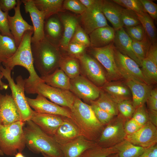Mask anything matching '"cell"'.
I'll list each match as a JSON object with an SVG mask.
<instances>
[{"label": "cell", "mask_w": 157, "mask_h": 157, "mask_svg": "<svg viewBox=\"0 0 157 157\" xmlns=\"http://www.w3.org/2000/svg\"><path fill=\"white\" fill-rule=\"evenodd\" d=\"M17 4L16 0H0V9L4 12H9L14 9Z\"/></svg>", "instance_id": "51"}, {"label": "cell", "mask_w": 157, "mask_h": 157, "mask_svg": "<svg viewBox=\"0 0 157 157\" xmlns=\"http://www.w3.org/2000/svg\"><path fill=\"white\" fill-rule=\"evenodd\" d=\"M137 14L145 33L151 44L157 42L156 28L154 23V20L146 12Z\"/></svg>", "instance_id": "35"}, {"label": "cell", "mask_w": 157, "mask_h": 157, "mask_svg": "<svg viewBox=\"0 0 157 157\" xmlns=\"http://www.w3.org/2000/svg\"><path fill=\"white\" fill-rule=\"evenodd\" d=\"M124 80L131 92L132 102L135 108L144 105L150 96L152 89L151 85L134 79L126 78Z\"/></svg>", "instance_id": "20"}, {"label": "cell", "mask_w": 157, "mask_h": 157, "mask_svg": "<svg viewBox=\"0 0 157 157\" xmlns=\"http://www.w3.org/2000/svg\"></svg>", "instance_id": "63"}, {"label": "cell", "mask_w": 157, "mask_h": 157, "mask_svg": "<svg viewBox=\"0 0 157 157\" xmlns=\"http://www.w3.org/2000/svg\"><path fill=\"white\" fill-rule=\"evenodd\" d=\"M24 90L28 94L41 95L53 103L70 109L72 106L75 97L69 90L53 87L44 82L25 84Z\"/></svg>", "instance_id": "7"}, {"label": "cell", "mask_w": 157, "mask_h": 157, "mask_svg": "<svg viewBox=\"0 0 157 157\" xmlns=\"http://www.w3.org/2000/svg\"><path fill=\"white\" fill-rule=\"evenodd\" d=\"M70 110L71 119L78 127L81 135L88 140L96 142L105 126L97 119L91 105L75 96Z\"/></svg>", "instance_id": "1"}, {"label": "cell", "mask_w": 157, "mask_h": 157, "mask_svg": "<svg viewBox=\"0 0 157 157\" xmlns=\"http://www.w3.org/2000/svg\"><path fill=\"white\" fill-rule=\"evenodd\" d=\"M146 57L157 64V42L151 44Z\"/></svg>", "instance_id": "53"}, {"label": "cell", "mask_w": 157, "mask_h": 157, "mask_svg": "<svg viewBox=\"0 0 157 157\" xmlns=\"http://www.w3.org/2000/svg\"><path fill=\"white\" fill-rule=\"evenodd\" d=\"M132 44L134 52L141 62L146 57L151 44L149 39L145 33L142 40L139 41L132 40Z\"/></svg>", "instance_id": "38"}, {"label": "cell", "mask_w": 157, "mask_h": 157, "mask_svg": "<svg viewBox=\"0 0 157 157\" xmlns=\"http://www.w3.org/2000/svg\"><path fill=\"white\" fill-rule=\"evenodd\" d=\"M100 88L110 95L116 102L130 99L131 95L130 89L125 83L119 81H108Z\"/></svg>", "instance_id": "26"}, {"label": "cell", "mask_w": 157, "mask_h": 157, "mask_svg": "<svg viewBox=\"0 0 157 157\" xmlns=\"http://www.w3.org/2000/svg\"><path fill=\"white\" fill-rule=\"evenodd\" d=\"M8 12H4L0 9V31L2 35L13 38L9 29L8 20Z\"/></svg>", "instance_id": "47"}, {"label": "cell", "mask_w": 157, "mask_h": 157, "mask_svg": "<svg viewBox=\"0 0 157 157\" xmlns=\"http://www.w3.org/2000/svg\"><path fill=\"white\" fill-rule=\"evenodd\" d=\"M107 157H119L117 154V153H116L115 154H111L109 156H108Z\"/></svg>", "instance_id": "60"}, {"label": "cell", "mask_w": 157, "mask_h": 157, "mask_svg": "<svg viewBox=\"0 0 157 157\" xmlns=\"http://www.w3.org/2000/svg\"><path fill=\"white\" fill-rule=\"evenodd\" d=\"M142 126L131 118L126 121L124 125V129L127 135L135 133Z\"/></svg>", "instance_id": "50"}, {"label": "cell", "mask_w": 157, "mask_h": 157, "mask_svg": "<svg viewBox=\"0 0 157 157\" xmlns=\"http://www.w3.org/2000/svg\"><path fill=\"white\" fill-rule=\"evenodd\" d=\"M138 157H157V144L146 148Z\"/></svg>", "instance_id": "52"}, {"label": "cell", "mask_w": 157, "mask_h": 157, "mask_svg": "<svg viewBox=\"0 0 157 157\" xmlns=\"http://www.w3.org/2000/svg\"><path fill=\"white\" fill-rule=\"evenodd\" d=\"M59 68L70 79L74 78L80 75V65L78 59L67 55L62 56Z\"/></svg>", "instance_id": "30"}, {"label": "cell", "mask_w": 157, "mask_h": 157, "mask_svg": "<svg viewBox=\"0 0 157 157\" xmlns=\"http://www.w3.org/2000/svg\"><path fill=\"white\" fill-rule=\"evenodd\" d=\"M17 49L14 39L2 35L0 31V61L2 63L11 58Z\"/></svg>", "instance_id": "34"}, {"label": "cell", "mask_w": 157, "mask_h": 157, "mask_svg": "<svg viewBox=\"0 0 157 157\" xmlns=\"http://www.w3.org/2000/svg\"><path fill=\"white\" fill-rule=\"evenodd\" d=\"M87 47L81 44L70 42L68 45L66 51L69 56L76 57L85 52Z\"/></svg>", "instance_id": "48"}, {"label": "cell", "mask_w": 157, "mask_h": 157, "mask_svg": "<svg viewBox=\"0 0 157 157\" xmlns=\"http://www.w3.org/2000/svg\"><path fill=\"white\" fill-rule=\"evenodd\" d=\"M41 154L44 157H52L51 156L48 155L43 153H42Z\"/></svg>", "instance_id": "61"}, {"label": "cell", "mask_w": 157, "mask_h": 157, "mask_svg": "<svg viewBox=\"0 0 157 157\" xmlns=\"http://www.w3.org/2000/svg\"><path fill=\"white\" fill-rule=\"evenodd\" d=\"M144 9L154 20H157V4L152 1L150 0H140Z\"/></svg>", "instance_id": "49"}, {"label": "cell", "mask_w": 157, "mask_h": 157, "mask_svg": "<svg viewBox=\"0 0 157 157\" xmlns=\"http://www.w3.org/2000/svg\"><path fill=\"white\" fill-rule=\"evenodd\" d=\"M40 77L49 85L65 90L69 89L70 79L60 68L51 74Z\"/></svg>", "instance_id": "29"}, {"label": "cell", "mask_w": 157, "mask_h": 157, "mask_svg": "<svg viewBox=\"0 0 157 157\" xmlns=\"http://www.w3.org/2000/svg\"><path fill=\"white\" fill-rule=\"evenodd\" d=\"M1 62L0 61V66L1 65ZM3 76L0 73V90H6L7 89L8 87V85L5 84L3 83L1 80V79L3 77Z\"/></svg>", "instance_id": "57"}, {"label": "cell", "mask_w": 157, "mask_h": 157, "mask_svg": "<svg viewBox=\"0 0 157 157\" xmlns=\"http://www.w3.org/2000/svg\"><path fill=\"white\" fill-rule=\"evenodd\" d=\"M64 117L39 113L35 111L31 120L46 133L53 136L58 127L63 122Z\"/></svg>", "instance_id": "19"}, {"label": "cell", "mask_w": 157, "mask_h": 157, "mask_svg": "<svg viewBox=\"0 0 157 157\" xmlns=\"http://www.w3.org/2000/svg\"><path fill=\"white\" fill-rule=\"evenodd\" d=\"M125 139L135 145L148 147L157 143V127L148 121L135 133L127 135Z\"/></svg>", "instance_id": "15"}, {"label": "cell", "mask_w": 157, "mask_h": 157, "mask_svg": "<svg viewBox=\"0 0 157 157\" xmlns=\"http://www.w3.org/2000/svg\"><path fill=\"white\" fill-rule=\"evenodd\" d=\"M113 42L117 50L135 60L141 67V62L135 55L133 48L132 40L123 27L115 31Z\"/></svg>", "instance_id": "23"}, {"label": "cell", "mask_w": 157, "mask_h": 157, "mask_svg": "<svg viewBox=\"0 0 157 157\" xmlns=\"http://www.w3.org/2000/svg\"><path fill=\"white\" fill-rule=\"evenodd\" d=\"M60 20L64 26V31L60 43V46L61 49L66 51L78 22L75 17L68 15H61Z\"/></svg>", "instance_id": "27"}, {"label": "cell", "mask_w": 157, "mask_h": 157, "mask_svg": "<svg viewBox=\"0 0 157 157\" xmlns=\"http://www.w3.org/2000/svg\"><path fill=\"white\" fill-rule=\"evenodd\" d=\"M150 96L157 98V89L156 88L151 89L150 92Z\"/></svg>", "instance_id": "58"}, {"label": "cell", "mask_w": 157, "mask_h": 157, "mask_svg": "<svg viewBox=\"0 0 157 157\" xmlns=\"http://www.w3.org/2000/svg\"><path fill=\"white\" fill-rule=\"evenodd\" d=\"M26 13H29L33 28V35L31 42L40 41L44 38V31L45 17L43 12L39 10L35 5L33 0H22Z\"/></svg>", "instance_id": "16"}, {"label": "cell", "mask_w": 157, "mask_h": 157, "mask_svg": "<svg viewBox=\"0 0 157 157\" xmlns=\"http://www.w3.org/2000/svg\"><path fill=\"white\" fill-rule=\"evenodd\" d=\"M63 8L81 15L86 10L79 0H65L63 3Z\"/></svg>", "instance_id": "45"}, {"label": "cell", "mask_w": 157, "mask_h": 157, "mask_svg": "<svg viewBox=\"0 0 157 157\" xmlns=\"http://www.w3.org/2000/svg\"><path fill=\"white\" fill-rule=\"evenodd\" d=\"M22 3L21 0H17V5L14 9V15L13 16L9 15L8 16L9 29L17 47L19 45L25 32L33 31V26L29 24L22 16L20 10Z\"/></svg>", "instance_id": "17"}, {"label": "cell", "mask_w": 157, "mask_h": 157, "mask_svg": "<svg viewBox=\"0 0 157 157\" xmlns=\"http://www.w3.org/2000/svg\"><path fill=\"white\" fill-rule=\"evenodd\" d=\"M26 99L30 107L38 113L58 115L72 119L69 109L50 101L41 95L38 94L34 99L27 97Z\"/></svg>", "instance_id": "14"}, {"label": "cell", "mask_w": 157, "mask_h": 157, "mask_svg": "<svg viewBox=\"0 0 157 157\" xmlns=\"http://www.w3.org/2000/svg\"><path fill=\"white\" fill-rule=\"evenodd\" d=\"M33 63L41 76L52 74L59 68L62 55L58 47L44 37L38 42H31Z\"/></svg>", "instance_id": "3"}, {"label": "cell", "mask_w": 157, "mask_h": 157, "mask_svg": "<svg viewBox=\"0 0 157 157\" xmlns=\"http://www.w3.org/2000/svg\"><path fill=\"white\" fill-rule=\"evenodd\" d=\"M81 134L78 127L72 120L64 117L62 123L53 136L59 144L67 143Z\"/></svg>", "instance_id": "22"}, {"label": "cell", "mask_w": 157, "mask_h": 157, "mask_svg": "<svg viewBox=\"0 0 157 157\" xmlns=\"http://www.w3.org/2000/svg\"><path fill=\"white\" fill-rule=\"evenodd\" d=\"M4 154L3 153V152H2V151L0 149V155L1 156H3Z\"/></svg>", "instance_id": "62"}, {"label": "cell", "mask_w": 157, "mask_h": 157, "mask_svg": "<svg viewBox=\"0 0 157 157\" xmlns=\"http://www.w3.org/2000/svg\"><path fill=\"white\" fill-rule=\"evenodd\" d=\"M131 118L142 126L149 121L147 110L144 105L136 108Z\"/></svg>", "instance_id": "44"}, {"label": "cell", "mask_w": 157, "mask_h": 157, "mask_svg": "<svg viewBox=\"0 0 157 157\" xmlns=\"http://www.w3.org/2000/svg\"><path fill=\"white\" fill-rule=\"evenodd\" d=\"M126 32L132 40L139 41L142 40L145 34L141 24L125 28Z\"/></svg>", "instance_id": "46"}, {"label": "cell", "mask_w": 157, "mask_h": 157, "mask_svg": "<svg viewBox=\"0 0 157 157\" xmlns=\"http://www.w3.org/2000/svg\"><path fill=\"white\" fill-rule=\"evenodd\" d=\"M81 3L86 8L90 7L94 2L95 0H79Z\"/></svg>", "instance_id": "56"}, {"label": "cell", "mask_w": 157, "mask_h": 157, "mask_svg": "<svg viewBox=\"0 0 157 157\" xmlns=\"http://www.w3.org/2000/svg\"><path fill=\"white\" fill-rule=\"evenodd\" d=\"M71 42L77 43L83 45L87 48L90 47V42L87 34L78 23Z\"/></svg>", "instance_id": "42"}, {"label": "cell", "mask_w": 157, "mask_h": 157, "mask_svg": "<svg viewBox=\"0 0 157 157\" xmlns=\"http://www.w3.org/2000/svg\"><path fill=\"white\" fill-rule=\"evenodd\" d=\"M91 101L114 116L119 114L117 102L110 95L101 89L99 97Z\"/></svg>", "instance_id": "33"}, {"label": "cell", "mask_w": 157, "mask_h": 157, "mask_svg": "<svg viewBox=\"0 0 157 157\" xmlns=\"http://www.w3.org/2000/svg\"><path fill=\"white\" fill-rule=\"evenodd\" d=\"M70 83L69 90L85 103L95 100L99 96L100 88L81 75L70 79Z\"/></svg>", "instance_id": "13"}, {"label": "cell", "mask_w": 157, "mask_h": 157, "mask_svg": "<svg viewBox=\"0 0 157 157\" xmlns=\"http://www.w3.org/2000/svg\"><path fill=\"white\" fill-rule=\"evenodd\" d=\"M116 102L120 114L126 119L131 118L136 108L130 99L120 100Z\"/></svg>", "instance_id": "39"}, {"label": "cell", "mask_w": 157, "mask_h": 157, "mask_svg": "<svg viewBox=\"0 0 157 157\" xmlns=\"http://www.w3.org/2000/svg\"><path fill=\"white\" fill-rule=\"evenodd\" d=\"M116 153H117V151L115 146L105 147L97 144L86 150L79 157H107Z\"/></svg>", "instance_id": "37"}, {"label": "cell", "mask_w": 157, "mask_h": 157, "mask_svg": "<svg viewBox=\"0 0 157 157\" xmlns=\"http://www.w3.org/2000/svg\"><path fill=\"white\" fill-rule=\"evenodd\" d=\"M114 146L119 157H138L146 149L134 145L126 139Z\"/></svg>", "instance_id": "32"}, {"label": "cell", "mask_w": 157, "mask_h": 157, "mask_svg": "<svg viewBox=\"0 0 157 157\" xmlns=\"http://www.w3.org/2000/svg\"><path fill=\"white\" fill-rule=\"evenodd\" d=\"M146 102L148 109L157 111V98L149 96Z\"/></svg>", "instance_id": "54"}, {"label": "cell", "mask_w": 157, "mask_h": 157, "mask_svg": "<svg viewBox=\"0 0 157 157\" xmlns=\"http://www.w3.org/2000/svg\"><path fill=\"white\" fill-rule=\"evenodd\" d=\"M114 117L106 126L96 142L99 146L113 147L125 139L126 134L124 125L126 119L120 114Z\"/></svg>", "instance_id": "8"}, {"label": "cell", "mask_w": 157, "mask_h": 157, "mask_svg": "<svg viewBox=\"0 0 157 157\" xmlns=\"http://www.w3.org/2000/svg\"><path fill=\"white\" fill-rule=\"evenodd\" d=\"M123 27L125 28L141 24L138 15L133 10L123 8L121 14Z\"/></svg>", "instance_id": "40"}, {"label": "cell", "mask_w": 157, "mask_h": 157, "mask_svg": "<svg viewBox=\"0 0 157 157\" xmlns=\"http://www.w3.org/2000/svg\"><path fill=\"white\" fill-rule=\"evenodd\" d=\"M35 5L40 10L43 12L45 19L62 11L63 0H33Z\"/></svg>", "instance_id": "31"}, {"label": "cell", "mask_w": 157, "mask_h": 157, "mask_svg": "<svg viewBox=\"0 0 157 157\" xmlns=\"http://www.w3.org/2000/svg\"><path fill=\"white\" fill-rule=\"evenodd\" d=\"M141 70L148 85L157 83V64L147 57L141 62Z\"/></svg>", "instance_id": "36"}, {"label": "cell", "mask_w": 157, "mask_h": 157, "mask_svg": "<svg viewBox=\"0 0 157 157\" xmlns=\"http://www.w3.org/2000/svg\"><path fill=\"white\" fill-rule=\"evenodd\" d=\"M103 0H95L94 3L81 15L83 29L89 34L95 29L109 25L101 10Z\"/></svg>", "instance_id": "12"}, {"label": "cell", "mask_w": 157, "mask_h": 157, "mask_svg": "<svg viewBox=\"0 0 157 157\" xmlns=\"http://www.w3.org/2000/svg\"><path fill=\"white\" fill-rule=\"evenodd\" d=\"M114 57L117 67L122 78L134 79L148 85L141 69L135 60L121 53L115 48Z\"/></svg>", "instance_id": "11"}, {"label": "cell", "mask_w": 157, "mask_h": 157, "mask_svg": "<svg viewBox=\"0 0 157 157\" xmlns=\"http://www.w3.org/2000/svg\"><path fill=\"white\" fill-rule=\"evenodd\" d=\"M149 121L154 126H157V111L147 110Z\"/></svg>", "instance_id": "55"}, {"label": "cell", "mask_w": 157, "mask_h": 157, "mask_svg": "<svg viewBox=\"0 0 157 157\" xmlns=\"http://www.w3.org/2000/svg\"><path fill=\"white\" fill-rule=\"evenodd\" d=\"M11 70L8 68L0 66V73L6 79L12 92L11 96L19 109L22 121L30 120L34 112L28 102L24 94L25 79L21 75L17 76L15 83L11 75Z\"/></svg>", "instance_id": "6"}, {"label": "cell", "mask_w": 157, "mask_h": 157, "mask_svg": "<svg viewBox=\"0 0 157 157\" xmlns=\"http://www.w3.org/2000/svg\"><path fill=\"white\" fill-rule=\"evenodd\" d=\"M123 8L113 0H103L102 11L115 31L123 27L121 18Z\"/></svg>", "instance_id": "25"}, {"label": "cell", "mask_w": 157, "mask_h": 157, "mask_svg": "<svg viewBox=\"0 0 157 157\" xmlns=\"http://www.w3.org/2000/svg\"><path fill=\"white\" fill-rule=\"evenodd\" d=\"M115 32L109 25L95 29L89 34L90 47L99 48L108 45L113 42Z\"/></svg>", "instance_id": "24"}, {"label": "cell", "mask_w": 157, "mask_h": 157, "mask_svg": "<svg viewBox=\"0 0 157 157\" xmlns=\"http://www.w3.org/2000/svg\"><path fill=\"white\" fill-rule=\"evenodd\" d=\"M125 8L131 10L137 13H145L140 0H112Z\"/></svg>", "instance_id": "41"}, {"label": "cell", "mask_w": 157, "mask_h": 157, "mask_svg": "<svg viewBox=\"0 0 157 157\" xmlns=\"http://www.w3.org/2000/svg\"><path fill=\"white\" fill-rule=\"evenodd\" d=\"M55 15L46 19L44 31V38L51 44L57 46V44L61 34V25L60 20Z\"/></svg>", "instance_id": "28"}, {"label": "cell", "mask_w": 157, "mask_h": 157, "mask_svg": "<svg viewBox=\"0 0 157 157\" xmlns=\"http://www.w3.org/2000/svg\"><path fill=\"white\" fill-rule=\"evenodd\" d=\"M33 31H27L13 56L2 63L5 67L11 70L17 65L22 66L28 71L29 76L25 79V84H31L44 82L36 73L34 68L31 49V39Z\"/></svg>", "instance_id": "4"}, {"label": "cell", "mask_w": 157, "mask_h": 157, "mask_svg": "<svg viewBox=\"0 0 157 157\" xmlns=\"http://www.w3.org/2000/svg\"><path fill=\"white\" fill-rule=\"evenodd\" d=\"M23 130L26 145L33 153L52 157H63L59 144L53 136L44 132L31 120L25 122Z\"/></svg>", "instance_id": "2"}, {"label": "cell", "mask_w": 157, "mask_h": 157, "mask_svg": "<svg viewBox=\"0 0 157 157\" xmlns=\"http://www.w3.org/2000/svg\"><path fill=\"white\" fill-rule=\"evenodd\" d=\"M15 157H25L22 152H18L15 155Z\"/></svg>", "instance_id": "59"}, {"label": "cell", "mask_w": 157, "mask_h": 157, "mask_svg": "<svg viewBox=\"0 0 157 157\" xmlns=\"http://www.w3.org/2000/svg\"><path fill=\"white\" fill-rule=\"evenodd\" d=\"M25 123L19 121L7 125L0 123V149L4 154L15 156L25 149L26 145L23 130Z\"/></svg>", "instance_id": "5"}, {"label": "cell", "mask_w": 157, "mask_h": 157, "mask_svg": "<svg viewBox=\"0 0 157 157\" xmlns=\"http://www.w3.org/2000/svg\"><path fill=\"white\" fill-rule=\"evenodd\" d=\"M90 103L96 117L103 126H106L114 117V116L101 109L92 101Z\"/></svg>", "instance_id": "43"}, {"label": "cell", "mask_w": 157, "mask_h": 157, "mask_svg": "<svg viewBox=\"0 0 157 157\" xmlns=\"http://www.w3.org/2000/svg\"><path fill=\"white\" fill-rule=\"evenodd\" d=\"M22 121L19 109L11 95H0V123L7 125Z\"/></svg>", "instance_id": "18"}, {"label": "cell", "mask_w": 157, "mask_h": 157, "mask_svg": "<svg viewBox=\"0 0 157 157\" xmlns=\"http://www.w3.org/2000/svg\"><path fill=\"white\" fill-rule=\"evenodd\" d=\"M97 144L80 135L66 143L59 144L63 157H79L86 150Z\"/></svg>", "instance_id": "21"}, {"label": "cell", "mask_w": 157, "mask_h": 157, "mask_svg": "<svg viewBox=\"0 0 157 157\" xmlns=\"http://www.w3.org/2000/svg\"><path fill=\"white\" fill-rule=\"evenodd\" d=\"M80 65V75L100 88L108 81L100 63L91 56L85 52L76 57Z\"/></svg>", "instance_id": "10"}, {"label": "cell", "mask_w": 157, "mask_h": 157, "mask_svg": "<svg viewBox=\"0 0 157 157\" xmlns=\"http://www.w3.org/2000/svg\"><path fill=\"white\" fill-rule=\"evenodd\" d=\"M115 47L113 42L101 48L90 47L88 53L105 69L107 78L117 81L122 78L117 67L114 57Z\"/></svg>", "instance_id": "9"}]
</instances>
